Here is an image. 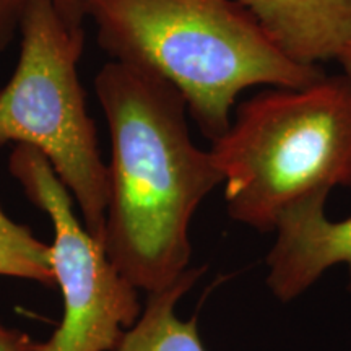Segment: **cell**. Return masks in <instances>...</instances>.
Instances as JSON below:
<instances>
[{"instance_id":"cell-1","label":"cell","mask_w":351,"mask_h":351,"mask_svg":"<svg viewBox=\"0 0 351 351\" xmlns=\"http://www.w3.org/2000/svg\"><path fill=\"white\" fill-rule=\"evenodd\" d=\"M95 91L111 137L103 245L135 288L160 291L189 269V226L221 173L192 142L186 99L161 77L111 60Z\"/></svg>"},{"instance_id":"cell-2","label":"cell","mask_w":351,"mask_h":351,"mask_svg":"<svg viewBox=\"0 0 351 351\" xmlns=\"http://www.w3.org/2000/svg\"><path fill=\"white\" fill-rule=\"evenodd\" d=\"M86 19L112 60L173 85L210 142L228 130L244 91L324 73L288 59L238 0H88Z\"/></svg>"},{"instance_id":"cell-3","label":"cell","mask_w":351,"mask_h":351,"mask_svg":"<svg viewBox=\"0 0 351 351\" xmlns=\"http://www.w3.org/2000/svg\"><path fill=\"white\" fill-rule=\"evenodd\" d=\"M210 155L230 217L275 231L300 202L351 187V80L322 73L302 86L261 88L238 103Z\"/></svg>"},{"instance_id":"cell-4","label":"cell","mask_w":351,"mask_h":351,"mask_svg":"<svg viewBox=\"0 0 351 351\" xmlns=\"http://www.w3.org/2000/svg\"><path fill=\"white\" fill-rule=\"evenodd\" d=\"M19 33V64L0 90V147L41 152L77 202L85 230L103 244L109 179L78 75L85 29L70 26L52 0H29Z\"/></svg>"},{"instance_id":"cell-5","label":"cell","mask_w":351,"mask_h":351,"mask_svg":"<svg viewBox=\"0 0 351 351\" xmlns=\"http://www.w3.org/2000/svg\"><path fill=\"white\" fill-rule=\"evenodd\" d=\"M8 171L54 228L52 265L64 315L49 340L41 341V351H116L142 314L138 289L85 230L73 210L72 194L41 152L15 145Z\"/></svg>"},{"instance_id":"cell-6","label":"cell","mask_w":351,"mask_h":351,"mask_svg":"<svg viewBox=\"0 0 351 351\" xmlns=\"http://www.w3.org/2000/svg\"><path fill=\"white\" fill-rule=\"evenodd\" d=\"M327 195L311 197L283 213L267 256V285L276 300L289 302L307 291L333 265H346L351 288V217L333 221Z\"/></svg>"},{"instance_id":"cell-7","label":"cell","mask_w":351,"mask_h":351,"mask_svg":"<svg viewBox=\"0 0 351 351\" xmlns=\"http://www.w3.org/2000/svg\"><path fill=\"white\" fill-rule=\"evenodd\" d=\"M293 62L320 67L351 46V0H238Z\"/></svg>"},{"instance_id":"cell-8","label":"cell","mask_w":351,"mask_h":351,"mask_svg":"<svg viewBox=\"0 0 351 351\" xmlns=\"http://www.w3.org/2000/svg\"><path fill=\"white\" fill-rule=\"evenodd\" d=\"M204 267L189 269L168 288L148 293L147 304L137 322L125 332L116 351H205L197 317L181 320L176 304L204 274Z\"/></svg>"},{"instance_id":"cell-9","label":"cell","mask_w":351,"mask_h":351,"mask_svg":"<svg viewBox=\"0 0 351 351\" xmlns=\"http://www.w3.org/2000/svg\"><path fill=\"white\" fill-rule=\"evenodd\" d=\"M0 275L56 287L52 247L28 226L13 221L0 205Z\"/></svg>"},{"instance_id":"cell-10","label":"cell","mask_w":351,"mask_h":351,"mask_svg":"<svg viewBox=\"0 0 351 351\" xmlns=\"http://www.w3.org/2000/svg\"><path fill=\"white\" fill-rule=\"evenodd\" d=\"M29 0H0V52L8 47L16 33L20 32V21ZM62 19L70 26L80 28L86 19L88 0H52Z\"/></svg>"},{"instance_id":"cell-11","label":"cell","mask_w":351,"mask_h":351,"mask_svg":"<svg viewBox=\"0 0 351 351\" xmlns=\"http://www.w3.org/2000/svg\"><path fill=\"white\" fill-rule=\"evenodd\" d=\"M0 351H41V341H34L28 333L0 322Z\"/></svg>"},{"instance_id":"cell-12","label":"cell","mask_w":351,"mask_h":351,"mask_svg":"<svg viewBox=\"0 0 351 351\" xmlns=\"http://www.w3.org/2000/svg\"><path fill=\"white\" fill-rule=\"evenodd\" d=\"M339 64L343 69V73L351 80V46L346 49L339 59Z\"/></svg>"}]
</instances>
